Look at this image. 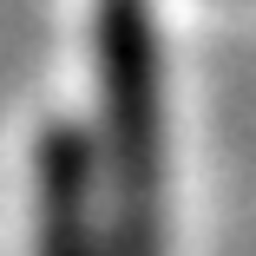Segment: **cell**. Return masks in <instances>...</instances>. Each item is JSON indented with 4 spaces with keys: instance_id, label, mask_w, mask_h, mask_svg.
<instances>
[{
    "instance_id": "cell-1",
    "label": "cell",
    "mask_w": 256,
    "mask_h": 256,
    "mask_svg": "<svg viewBox=\"0 0 256 256\" xmlns=\"http://www.w3.org/2000/svg\"><path fill=\"white\" fill-rule=\"evenodd\" d=\"M98 72V190H106V256H164V46L151 0L92 7Z\"/></svg>"
},
{
    "instance_id": "cell-2",
    "label": "cell",
    "mask_w": 256,
    "mask_h": 256,
    "mask_svg": "<svg viewBox=\"0 0 256 256\" xmlns=\"http://www.w3.org/2000/svg\"><path fill=\"white\" fill-rule=\"evenodd\" d=\"M33 256H106L98 144L66 112L33 132Z\"/></svg>"
}]
</instances>
